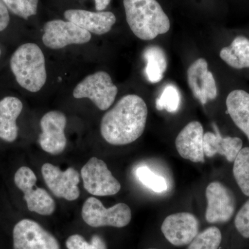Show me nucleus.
<instances>
[{
	"instance_id": "7",
	"label": "nucleus",
	"mask_w": 249,
	"mask_h": 249,
	"mask_svg": "<svg viewBox=\"0 0 249 249\" xmlns=\"http://www.w3.org/2000/svg\"><path fill=\"white\" fill-rule=\"evenodd\" d=\"M85 189L96 196H110L120 191L121 183L108 169L103 160L92 157L82 168Z\"/></svg>"
},
{
	"instance_id": "13",
	"label": "nucleus",
	"mask_w": 249,
	"mask_h": 249,
	"mask_svg": "<svg viewBox=\"0 0 249 249\" xmlns=\"http://www.w3.org/2000/svg\"><path fill=\"white\" fill-rule=\"evenodd\" d=\"M197 218L190 213H178L168 216L161 225L166 240L175 247L189 245L199 233Z\"/></svg>"
},
{
	"instance_id": "10",
	"label": "nucleus",
	"mask_w": 249,
	"mask_h": 249,
	"mask_svg": "<svg viewBox=\"0 0 249 249\" xmlns=\"http://www.w3.org/2000/svg\"><path fill=\"white\" fill-rule=\"evenodd\" d=\"M206 196L208 201L206 221L211 224L229 222L236 209L233 193L223 183L214 181L206 188Z\"/></svg>"
},
{
	"instance_id": "25",
	"label": "nucleus",
	"mask_w": 249,
	"mask_h": 249,
	"mask_svg": "<svg viewBox=\"0 0 249 249\" xmlns=\"http://www.w3.org/2000/svg\"><path fill=\"white\" fill-rule=\"evenodd\" d=\"M180 93L176 87L168 85L156 101V108L158 110H166L168 112H176L180 106Z\"/></svg>"
},
{
	"instance_id": "16",
	"label": "nucleus",
	"mask_w": 249,
	"mask_h": 249,
	"mask_svg": "<svg viewBox=\"0 0 249 249\" xmlns=\"http://www.w3.org/2000/svg\"><path fill=\"white\" fill-rule=\"evenodd\" d=\"M70 22L96 35H103L111 30L116 22L115 15L109 11L91 12L83 9H70L65 12Z\"/></svg>"
},
{
	"instance_id": "9",
	"label": "nucleus",
	"mask_w": 249,
	"mask_h": 249,
	"mask_svg": "<svg viewBox=\"0 0 249 249\" xmlns=\"http://www.w3.org/2000/svg\"><path fill=\"white\" fill-rule=\"evenodd\" d=\"M14 249H60L58 240L38 223L24 219L15 226Z\"/></svg>"
},
{
	"instance_id": "22",
	"label": "nucleus",
	"mask_w": 249,
	"mask_h": 249,
	"mask_svg": "<svg viewBox=\"0 0 249 249\" xmlns=\"http://www.w3.org/2000/svg\"><path fill=\"white\" fill-rule=\"evenodd\" d=\"M234 178L241 191L249 196V147L242 148L234 160Z\"/></svg>"
},
{
	"instance_id": "18",
	"label": "nucleus",
	"mask_w": 249,
	"mask_h": 249,
	"mask_svg": "<svg viewBox=\"0 0 249 249\" xmlns=\"http://www.w3.org/2000/svg\"><path fill=\"white\" fill-rule=\"evenodd\" d=\"M23 109L19 98L7 96L0 101V139L14 142L18 138L17 121Z\"/></svg>"
},
{
	"instance_id": "8",
	"label": "nucleus",
	"mask_w": 249,
	"mask_h": 249,
	"mask_svg": "<svg viewBox=\"0 0 249 249\" xmlns=\"http://www.w3.org/2000/svg\"><path fill=\"white\" fill-rule=\"evenodd\" d=\"M42 42L52 49H60L68 45H83L91 38L89 31L85 30L70 21L54 19L44 26Z\"/></svg>"
},
{
	"instance_id": "11",
	"label": "nucleus",
	"mask_w": 249,
	"mask_h": 249,
	"mask_svg": "<svg viewBox=\"0 0 249 249\" xmlns=\"http://www.w3.org/2000/svg\"><path fill=\"white\" fill-rule=\"evenodd\" d=\"M42 174L46 184L57 197L68 201H74L79 197L80 175L74 168L62 171L58 167L47 163L42 165Z\"/></svg>"
},
{
	"instance_id": "31",
	"label": "nucleus",
	"mask_w": 249,
	"mask_h": 249,
	"mask_svg": "<svg viewBox=\"0 0 249 249\" xmlns=\"http://www.w3.org/2000/svg\"><path fill=\"white\" fill-rule=\"evenodd\" d=\"M0 56H1V49H0Z\"/></svg>"
},
{
	"instance_id": "20",
	"label": "nucleus",
	"mask_w": 249,
	"mask_h": 249,
	"mask_svg": "<svg viewBox=\"0 0 249 249\" xmlns=\"http://www.w3.org/2000/svg\"><path fill=\"white\" fill-rule=\"evenodd\" d=\"M219 57L234 70L249 69V37L243 35L235 36L230 45L221 49Z\"/></svg>"
},
{
	"instance_id": "26",
	"label": "nucleus",
	"mask_w": 249,
	"mask_h": 249,
	"mask_svg": "<svg viewBox=\"0 0 249 249\" xmlns=\"http://www.w3.org/2000/svg\"><path fill=\"white\" fill-rule=\"evenodd\" d=\"M13 14L28 19L37 14L39 0H2Z\"/></svg>"
},
{
	"instance_id": "14",
	"label": "nucleus",
	"mask_w": 249,
	"mask_h": 249,
	"mask_svg": "<svg viewBox=\"0 0 249 249\" xmlns=\"http://www.w3.org/2000/svg\"><path fill=\"white\" fill-rule=\"evenodd\" d=\"M188 83L193 95L205 105L217 96V88L213 73L209 71L208 62L199 58L188 68Z\"/></svg>"
},
{
	"instance_id": "23",
	"label": "nucleus",
	"mask_w": 249,
	"mask_h": 249,
	"mask_svg": "<svg viewBox=\"0 0 249 249\" xmlns=\"http://www.w3.org/2000/svg\"><path fill=\"white\" fill-rule=\"evenodd\" d=\"M222 240L220 230L217 227H209L197 234L189 244L188 249H218Z\"/></svg>"
},
{
	"instance_id": "1",
	"label": "nucleus",
	"mask_w": 249,
	"mask_h": 249,
	"mask_svg": "<svg viewBox=\"0 0 249 249\" xmlns=\"http://www.w3.org/2000/svg\"><path fill=\"white\" fill-rule=\"evenodd\" d=\"M147 114V105L142 98L135 94L126 95L103 116L101 135L111 145L132 143L143 133Z\"/></svg>"
},
{
	"instance_id": "12",
	"label": "nucleus",
	"mask_w": 249,
	"mask_h": 249,
	"mask_svg": "<svg viewBox=\"0 0 249 249\" xmlns=\"http://www.w3.org/2000/svg\"><path fill=\"white\" fill-rule=\"evenodd\" d=\"M66 125V116L61 111H49L42 116L40 121L42 133L39 137V143L44 151L58 155L65 150L67 145L65 134Z\"/></svg>"
},
{
	"instance_id": "15",
	"label": "nucleus",
	"mask_w": 249,
	"mask_h": 249,
	"mask_svg": "<svg viewBox=\"0 0 249 249\" xmlns=\"http://www.w3.org/2000/svg\"><path fill=\"white\" fill-rule=\"evenodd\" d=\"M204 128L198 121L187 124L178 134L175 146L185 160L194 163H204Z\"/></svg>"
},
{
	"instance_id": "32",
	"label": "nucleus",
	"mask_w": 249,
	"mask_h": 249,
	"mask_svg": "<svg viewBox=\"0 0 249 249\" xmlns=\"http://www.w3.org/2000/svg\"></svg>"
},
{
	"instance_id": "17",
	"label": "nucleus",
	"mask_w": 249,
	"mask_h": 249,
	"mask_svg": "<svg viewBox=\"0 0 249 249\" xmlns=\"http://www.w3.org/2000/svg\"><path fill=\"white\" fill-rule=\"evenodd\" d=\"M215 133L206 132L204 135V152L205 156L213 157L214 155L224 156L228 161L234 162L243 146V142L239 137H223L219 129L214 124Z\"/></svg>"
},
{
	"instance_id": "2",
	"label": "nucleus",
	"mask_w": 249,
	"mask_h": 249,
	"mask_svg": "<svg viewBox=\"0 0 249 249\" xmlns=\"http://www.w3.org/2000/svg\"><path fill=\"white\" fill-rule=\"evenodd\" d=\"M126 20L142 40H151L170 29L169 18L157 0H124Z\"/></svg>"
},
{
	"instance_id": "3",
	"label": "nucleus",
	"mask_w": 249,
	"mask_h": 249,
	"mask_svg": "<svg viewBox=\"0 0 249 249\" xmlns=\"http://www.w3.org/2000/svg\"><path fill=\"white\" fill-rule=\"evenodd\" d=\"M18 84L31 92L40 91L47 81L43 52L35 43H26L16 49L10 60Z\"/></svg>"
},
{
	"instance_id": "19",
	"label": "nucleus",
	"mask_w": 249,
	"mask_h": 249,
	"mask_svg": "<svg viewBox=\"0 0 249 249\" xmlns=\"http://www.w3.org/2000/svg\"><path fill=\"white\" fill-rule=\"evenodd\" d=\"M227 114L249 141V92L244 89H232L226 99Z\"/></svg>"
},
{
	"instance_id": "28",
	"label": "nucleus",
	"mask_w": 249,
	"mask_h": 249,
	"mask_svg": "<svg viewBox=\"0 0 249 249\" xmlns=\"http://www.w3.org/2000/svg\"><path fill=\"white\" fill-rule=\"evenodd\" d=\"M237 231L245 238H249V199L242 206L235 219Z\"/></svg>"
},
{
	"instance_id": "30",
	"label": "nucleus",
	"mask_w": 249,
	"mask_h": 249,
	"mask_svg": "<svg viewBox=\"0 0 249 249\" xmlns=\"http://www.w3.org/2000/svg\"><path fill=\"white\" fill-rule=\"evenodd\" d=\"M111 0H95V7L98 11H103L107 7Z\"/></svg>"
},
{
	"instance_id": "4",
	"label": "nucleus",
	"mask_w": 249,
	"mask_h": 249,
	"mask_svg": "<svg viewBox=\"0 0 249 249\" xmlns=\"http://www.w3.org/2000/svg\"><path fill=\"white\" fill-rule=\"evenodd\" d=\"M82 217L85 222L91 227L123 228L130 222L132 211L128 205L124 203L106 209L101 201L89 197L83 204Z\"/></svg>"
},
{
	"instance_id": "27",
	"label": "nucleus",
	"mask_w": 249,
	"mask_h": 249,
	"mask_svg": "<svg viewBox=\"0 0 249 249\" xmlns=\"http://www.w3.org/2000/svg\"><path fill=\"white\" fill-rule=\"evenodd\" d=\"M66 247L68 249H107L106 242L98 235H93L90 242L78 234L72 235L67 239Z\"/></svg>"
},
{
	"instance_id": "6",
	"label": "nucleus",
	"mask_w": 249,
	"mask_h": 249,
	"mask_svg": "<svg viewBox=\"0 0 249 249\" xmlns=\"http://www.w3.org/2000/svg\"><path fill=\"white\" fill-rule=\"evenodd\" d=\"M15 183L24 193V199L29 211L41 215H50L55 209L53 198L43 188L36 186L37 178L31 168H19L15 174Z\"/></svg>"
},
{
	"instance_id": "24",
	"label": "nucleus",
	"mask_w": 249,
	"mask_h": 249,
	"mask_svg": "<svg viewBox=\"0 0 249 249\" xmlns=\"http://www.w3.org/2000/svg\"><path fill=\"white\" fill-rule=\"evenodd\" d=\"M136 175L143 186L155 193H163L168 189V183L165 178L152 172L148 167H139L136 171Z\"/></svg>"
},
{
	"instance_id": "5",
	"label": "nucleus",
	"mask_w": 249,
	"mask_h": 249,
	"mask_svg": "<svg viewBox=\"0 0 249 249\" xmlns=\"http://www.w3.org/2000/svg\"><path fill=\"white\" fill-rule=\"evenodd\" d=\"M118 88L106 71L89 75L77 85L73 91L75 98H89L98 109L106 111L115 101Z\"/></svg>"
},
{
	"instance_id": "21",
	"label": "nucleus",
	"mask_w": 249,
	"mask_h": 249,
	"mask_svg": "<svg viewBox=\"0 0 249 249\" xmlns=\"http://www.w3.org/2000/svg\"><path fill=\"white\" fill-rule=\"evenodd\" d=\"M146 60L145 75L152 83H157L163 79L167 70V58L163 49L157 45L147 47L143 53Z\"/></svg>"
},
{
	"instance_id": "29",
	"label": "nucleus",
	"mask_w": 249,
	"mask_h": 249,
	"mask_svg": "<svg viewBox=\"0 0 249 249\" xmlns=\"http://www.w3.org/2000/svg\"><path fill=\"white\" fill-rule=\"evenodd\" d=\"M10 16L7 7L2 0H0V31H4L9 25Z\"/></svg>"
}]
</instances>
